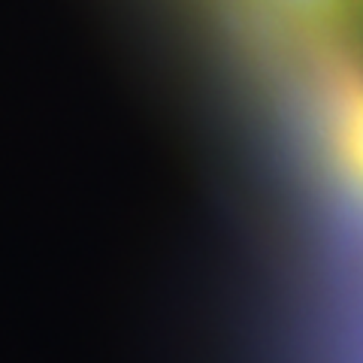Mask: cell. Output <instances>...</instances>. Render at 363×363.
<instances>
[{
    "mask_svg": "<svg viewBox=\"0 0 363 363\" xmlns=\"http://www.w3.org/2000/svg\"><path fill=\"white\" fill-rule=\"evenodd\" d=\"M336 149L348 173L363 185V85H348L336 104L333 118Z\"/></svg>",
    "mask_w": 363,
    "mask_h": 363,
    "instance_id": "6da1fadb",
    "label": "cell"
},
{
    "mask_svg": "<svg viewBox=\"0 0 363 363\" xmlns=\"http://www.w3.org/2000/svg\"><path fill=\"white\" fill-rule=\"evenodd\" d=\"M269 4L306 28H333L348 9V0H269Z\"/></svg>",
    "mask_w": 363,
    "mask_h": 363,
    "instance_id": "7a4b0ae2",
    "label": "cell"
}]
</instances>
